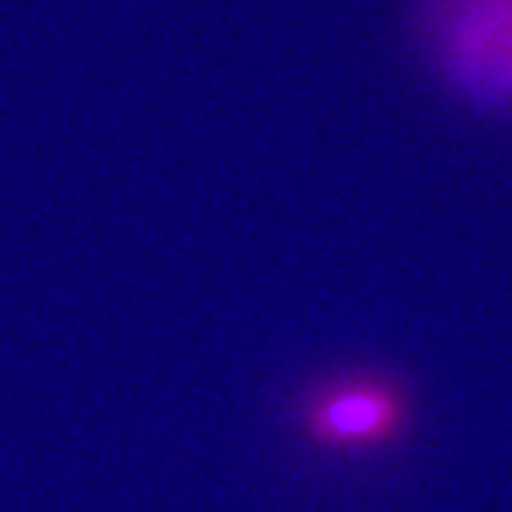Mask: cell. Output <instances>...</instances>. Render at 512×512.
<instances>
[{
  "label": "cell",
  "mask_w": 512,
  "mask_h": 512,
  "mask_svg": "<svg viewBox=\"0 0 512 512\" xmlns=\"http://www.w3.org/2000/svg\"><path fill=\"white\" fill-rule=\"evenodd\" d=\"M413 34L453 96L483 113H512V0H417Z\"/></svg>",
  "instance_id": "cell-1"
},
{
  "label": "cell",
  "mask_w": 512,
  "mask_h": 512,
  "mask_svg": "<svg viewBox=\"0 0 512 512\" xmlns=\"http://www.w3.org/2000/svg\"><path fill=\"white\" fill-rule=\"evenodd\" d=\"M407 387L384 374H344L314 387L301 407L314 446L337 453H374L394 446L410 427Z\"/></svg>",
  "instance_id": "cell-2"
}]
</instances>
